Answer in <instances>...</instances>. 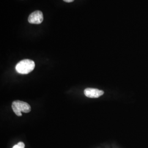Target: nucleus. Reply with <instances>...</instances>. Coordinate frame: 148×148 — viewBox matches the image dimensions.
I'll return each instance as SVG.
<instances>
[{
  "label": "nucleus",
  "instance_id": "f257e3e1",
  "mask_svg": "<svg viewBox=\"0 0 148 148\" xmlns=\"http://www.w3.org/2000/svg\"><path fill=\"white\" fill-rule=\"evenodd\" d=\"M35 64L30 59H24L16 65V71L21 74H27L31 73L35 68Z\"/></svg>",
  "mask_w": 148,
  "mask_h": 148
},
{
  "label": "nucleus",
  "instance_id": "f03ea898",
  "mask_svg": "<svg viewBox=\"0 0 148 148\" xmlns=\"http://www.w3.org/2000/svg\"><path fill=\"white\" fill-rule=\"evenodd\" d=\"M14 112L18 116H21V112L28 113L31 111V106L26 102L21 101H14L12 104Z\"/></svg>",
  "mask_w": 148,
  "mask_h": 148
},
{
  "label": "nucleus",
  "instance_id": "7ed1b4c3",
  "mask_svg": "<svg viewBox=\"0 0 148 148\" xmlns=\"http://www.w3.org/2000/svg\"><path fill=\"white\" fill-rule=\"evenodd\" d=\"M43 21V16L42 12L40 11L32 12L28 18V21L31 24H40Z\"/></svg>",
  "mask_w": 148,
  "mask_h": 148
},
{
  "label": "nucleus",
  "instance_id": "20e7f679",
  "mask_svg": "<svg viewBox=\"0 0 148 148\" xmlns=\"http://www.w3.org/2000/svg\"><path fill=\"white\" fill-rule=\"evenodd\" d=\"M85 95L90 98H97L104 95V92L103 90H98L96 88H87L84 90Z\"/></svg>",
  "mask_w": 148,
  "mask_h": 148
},
{
  "label": "nucleus",
  "instance_id": "39448f33",
  "mask_svg": "<svg viewBox=\"0 0 148 148\" xmlns=\"http://www.w3.org/2000/svg\"><path fill=\"white\" fill-rule=\"evenodd\" d=\"M12 148H25V144L23 142H19L15 145Z\"/></svg>",
  "mask_w": 148,
  "mask_h": 148
},
{
  "label": "nucleus",
  "instance_id": "423d86ee",
  "mask_svg": "<svg viewBox=\"0 0 148 148\" xmlns=\"http://www.w3.org/2000/svg\"><path fill=\"white\" fill-rule=\"evenodd\" d=\"M64 2H68V3H70V2H73L74 0H63Z\"/></svg>",
  "mask_w": 148,
  "mask_h": 148
}]
</instances>
